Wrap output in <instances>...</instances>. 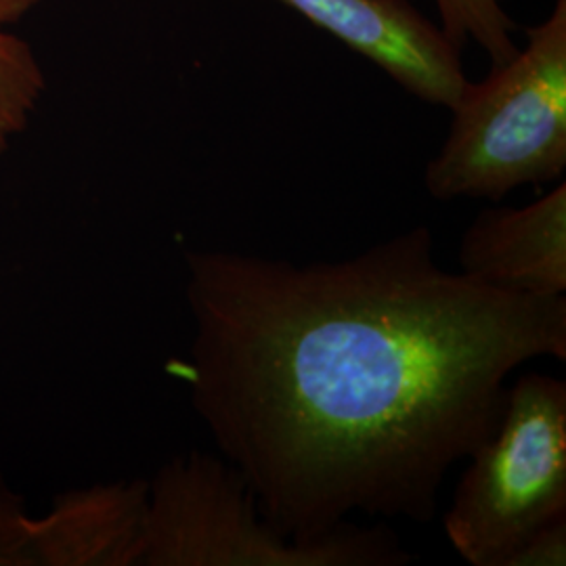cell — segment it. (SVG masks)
<instances>
[{
    "mask_svg": "<svg viewBox=\"0 0 566 566\" xmlns=\"http://www.w3.org/2000/svg\"><path fill=\"white\" fill-rule=\"evenodd\" d=\"M418 224L334 263L189 252L193 407L264 521L317 542L353 512L437 516L506 380L566 359V296L441 269Z\"/></svg>",
    "mask_w": 566,
    "mask_h": 566,
    "instance_id": "obj_1",
    "label": "cell"
},
{
    "mask_svg": "<svg viewBox=\"0 0 566 566\" xmlns=\"http://www.w3.org/2000/svg\"><path fill=\"white\" fill-rule=\"evenodd\" d=\"M441 151L426 168L437 200L500 202L566 168V0L528 30V42L485 81L465 82Z\"/></svg>",
    "mask_w": 566,
    "mask_h": 566,
    "instance_id": "obj_2",
    "label": "cell"
},
{
    "mask_svg": "<svg viewBox=\"0 0 566 566\" xmlns=\"http://www.w3.org/2000/svg\"><path fill=\"white\" fill-rule=\"evenodd\" d=\"M413 556L388 528H334L298 542L264 521L224 458L191 453L164 468L143 526L142 563L168 566H403Z\"/></svg>",
    "mask_w": 566,
    "mask_h": 566,
    "instance_id": "obj_3",
    "label": "cell"
},
{
    "mask_svg": "<svg viewBox=\"0 0 566 566\" xmlns=\"http://www.w3.org/2000/svg\"><path fill=\"white\" fill-rule=\"evenodd\" d=\"M566 514V382L531 371L507 388L493 434L470 455L443 526L470 566H506Z\"/></svg>",
    "mask_w": 566,
    "mask_h": 566,
    "instance_id": "obj_4",
    "label": "cell"
},
{
    "mask_svg": "<svg viewBox=\"0 0 566 566\" xmlns=\"http://www.w3.org/2000/svg\"><path fill=\"white\" fill-rule=\"evenodd\" d=\"M418 99L453 107L465 86L460 49L409 0H280Z\"/></svg>",
    "mask_w": 566,
    "mask_h": 566,
    "instance_id": "obj_5",
    "label": "cell"
},
{
    "mask_svg": "<svg viewBox=\"0 0 566 566\" xmlns=\"http://www.w3.org/2000/svg\"><path fill=\"white\" fill-rule=\"evenodd\" d=\"M460 273L537 298L566 296V185L525 208H486L465 229Z\"/></svg>",
    "mask_w": 566,
    "mask_h": 566,
    "instance_id": "obj_6",
    "label": "cell"
},
{
    "mask_svg": "<svg viewBox=\"0 0 566 566\" xmlns=\"http://www.w3.org/2000/svg\"><path fill=\"white\" fill-rule=\"evenodd\" d=\"M44 91L32 46L0 28V154L20 135Z\"/></svg>",
    "mask_w": 566,
    "mask_h": 566,
    "instance_id": "obj_7",
    "label": "cell"
},
{
    "mask_svg": "<svg viewBox=\"0 0 566 566\" xmlns=\"http://www.w3.org/2000/svg\"><path fill=\"white\" fill-rule=\"evenodd\" d=\"M447 39L458 49L468 39L479 42L491 57V67L506 63L518 49L514 44V21L500 0H434Z\"/></svg>",
    "mask_w": 566,
    "mask_h": 566,
    "instance_id": "obj_8",
    "label": "cell"
},
{
    "mask_svg": "<svg viewBox=\"0 0 566 566\" xmlns=\"http://www.w3.org/2000/svg\"><path fill=\"white\" fill-rule=\"evenodd\" d=\"M566 514L539 526L523 546L518 547L506 566H565Z\"/></svg>",
    "mask_w": 566,
    "mask_h": 566,
    "instance_id": "obj_9",
    "label": "cell"
},
{
    "mask_svg": "<svg viewBox=\"0 0 566 566\" xmlns=\"http://www.w3.org/2000/svg\"><path fill=\"white\" fill-rule=\"evenodd\" d=\"M41 0H0V28H7L25 18Z\"/></svg>",
    "mask_w": 566,
    "mask_h": 566,
    "instance_id": "obj_10",
    "label": "cell"
}]
</instances>
